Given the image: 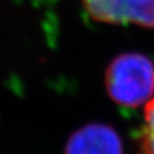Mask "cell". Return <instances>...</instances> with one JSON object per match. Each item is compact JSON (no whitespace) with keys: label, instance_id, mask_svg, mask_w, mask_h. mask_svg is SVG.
Instances as JSON below:
<instances>
[{"label":"cell","instance_id":"4","mask_svg":"<svg viewBox=\"0 0 154 154\" xmlns=\"http://www.w3.org/2000/svg\"><path fill=\"white\" fill-rule=\"evenodd\" d=\"M140 147L142 154H154V97L144 104Z\"/></svg>","mask_w":154,"mask_h":154},{"label":"cell","instance_id":"2","mask_svg":"<svg viewBox=\"0 0 154 154\" xmlns=\"http://www.w3.org/2000/svg\"><path fill=\"white\" fill-rule=\"evenodd\" d=\"M82 4L96 22L154 29V0H82Z\"/></svg>","mask_w":154,"mask_h":154},{"label":"cell","instance_id":"1","mask_svg":"<svg viewBox=\"0 0 154 154\" xmlns=\"http://www.w3.org/2000/svg\"><path fill=\"white\" fill-rule=\"evenodd\" d=\"M104 86L114 103L128 108L144 106L154 97V63L140 52L118 55L106 69Z\"/></svg>","mask_w":154,"mask_h":154},{"label":"cell","instance_id":"3","mask_svg":"<svg viewBox=\"0 0 154 154\" xmlns=\"http://www.w3.org/2000/svg\"><path fill=\"white\" fill-rule=\"evenodd\" d=\"M63 154H124L118 132L103 123H90L68 138Z\"/></svg>","mask_w":154,"mask_h":154}]
</instances>
